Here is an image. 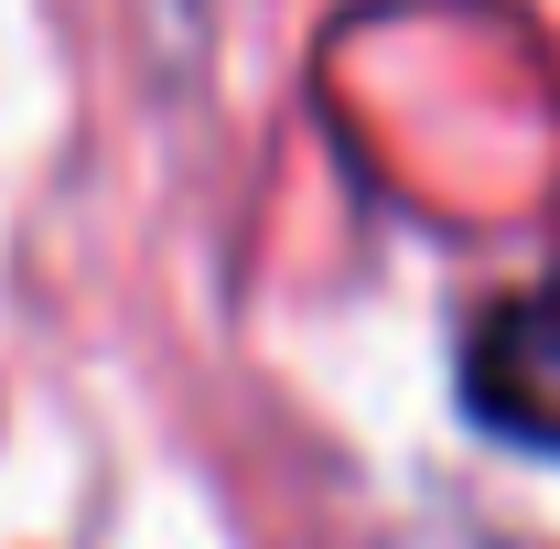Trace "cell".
Masks as SVG:
<instances>
[{"instance_id": "6da1fadb", "label": "cell", "mask_w": 560, "mask_h": 549, "mask_svg": "<svg viewBox=\"0 0 560 549\" xmlns=\"http://www.w3.org/2000/svg\"><path fill=\"white\" fill-rule=\"evenodd\" d=\"M464 410L486 420L495 442L560 453V291H506L464 324Z\"/></svg>"}]
</instances>
